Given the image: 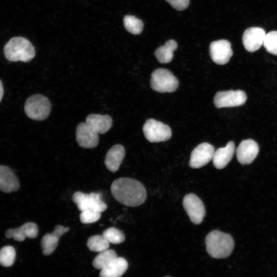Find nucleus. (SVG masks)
<instances>
[{
	"label": "nucleus",
	"instance_id": "7ed1b4c3",
	"mask_svg": "<svg viewBox=\"0 0 277 277\" xmlns=\"http://www.w3.org/2000/svg\"><path fill=\"white\" fill-rule=\"evenodd\" d=\"M4 53L6 59L10 62H28L35 55L32 44L27 39L20 36L11 38L5 45Z\"/></svg>",
	"mask_w": 277,
	"mask_h": 277
},
{
	"label": "nucleus",
	"instance_id": "2f4dec72",
	"mask_svg": "<svg viewBox=\"0 0 277 277\" xmlns=\"http://www.w3.org/2000/svg\"><path fill=\"white\" fill-rule=\"evenodd\" d=\"M69 230V228L68 227L58 225L54 227L52 232L61 238L65 233L68 232Z\"/></svg>",
	"mask_w": 277,
	"mask_h": 277
},
{
	"label": "nucleus",
	"instance_id": "ddd939ff",
	"mask_svg": "<svg viewBox=\"0 0 277 277\" xmlns=\"http://www.w3.org/2000/svg\"><path fill=\"white\" fill-rule=\"evenodd\" d=\"M259 151L257 143L251 139L242 141L236 150L238 161L243 165L249 164L256 157Z\"/></svg>",
	"mask_w": 277,
	"mask_h": 277
},
{
	"label": "nucleus",
	"instance_id": "c756f323",
	"mask_svg": "<svg viewBox=\"0 0 277 277\" xmlns=\"http://www.w3.org/2000/svg\"><path fill=\"white\" fill-rule=\"evenodd\" d=\"M101 216V213L88 209L81 212L80 219L83 224H91L97 221Z\"/></svg>",
	"mask_w": 277,
	"mask_h": 277
},
{
	"label": "nucleus",
	"instance_id": "bb28decb",
	"mask_svg": "<svg viewBox=\"0 0 277 277\" xmlns=\"http://www.w3.org/2000/svg\"><path fill=\"white\" fill-rule=\"evenodd\" d=\"M89 194V209L102 212L107 208V205L102 200L100 192H91Z\"/></svg>",
	"mask_w": 277,
	"mask_h": 277
},
{
	"label": "nucleus",
	"instance_id": "393cba45",
	"mask_svg": "<svg viewBox=\"0 0 277 277\" xmlns=\"http://www.w3.org/2000/svg\"><path fill=\"white\" fill-rule=\"evenodd\" d=\"M16 252L11 246H5L0 250V264L4 267H10L15 261Z\"/></svg>",
	"mask_w": 277,
	"mask_h": 277
},
{
	"label": "nucleus",
	"instance_id": "39448f33",
	"mask_svg": "<svg viewBox=\"0 0 277 277\" xmlns=\"http://www.w3.org/2000/svg\"><path fill=\"white\" fill-rule=\"evenodd\" d=\"M179 81L167 69L159 68L151 74L150 85L151 88L161 93L173 92L179 86Z\"/></svg>",
	"mask_w": 277,
	"mask_h": 277
},
{
	"label": "nucleus",
	"instance_id": "423d86ee",
	"mask_svg": "<svg viewBox=\"0 0 277 277\" xmlns=\"http://www.w3.org/2000/svg\"><path fill=\"white\" fill-rule=\"evenodd\" d=\"M143 131L146 138L151 143L167 141L172 135L169 126L152 118L146 121Z\"/></svg>",
	"mask_w": 277,
	"mask_h": 277
},
{
	"label": "nucleus",
	"instance_id": "aec40b11",
	"mask_svg": "<svg viewBox=\"0 0 277 277\" xmlns=\"http://www.w3.org/2000/svg\"><path fill=\"white\" fill-rule=\"evenodd\" d=\"M177 47V43L173 39H170L163 46L157 48L154 52V55L160 63H168L171 61L173 57V52Z\"/></svg>",
	"mask_w": 277,
	"mask_h": 277
},
{
	"label": "nucleus",
	"instance_id": "4468645a",
	"mask_svg": "<svg viewBox=\"0 0 277 277\" xmlns=\"http://www.w3.org/2000/svg\"><path fill=\"white\" fill-rule=\"evenodd\" d=\"M38 233V229L37 225L32 222L24 224L17 228L8 229L5 233L8 239H13L14 240L22 242L26 238L31 239L35 238Z\"/></svg>",
	"mask_w": 277,
	"mask_h": 277
},
{
	"label": "nucleus",
	"instance_id": "7c9ffc66",
	"mask_svg": "<svg viewBox=\"0 0 277 277\" xmlns=\"http://www.w3.org/2000/svg\"><path fill=\"white\" fill-rule=\"evenodd\" d=\"M173 8L179 11L186 9L189 6L190 0H165Z\"/></svg>",
	"mask_w": 277,
	"mask_h": 277
},
{
	"label": "nucleus",
	"instance_id": "473e14b6",
	"mask_svg": "<svg viewBox=\"0 0 277 277\" xmlns=\"http://www.w3.org/2000/svg\"><path fill=\"white\" fill-rule=\"evenodd\" d=\"M4 94V89L2 83L0 80V102L2 101Z\"/></svg>",
	"mask_w": 277,
	"mask_h": 277
},
{
	"label": "nucleus",
	"instance_id": "b1692460",
	"mask_svg": "<svg viewBox=\"0 0 277 277\" xmlns=\"http://www.w3.org/2000/svg\"><path fill=\"white\" fill-rule=\"evenodd\" d=\"M123 22L125 29L133 34H140L143 31L144 27L143 22L134 16H125Z\"/></svg>",
	"mask_w": 277,
	"mask_h": 277
},
{
	"label": "nucleus",
	"instance_id": "f3484780",
	"mask_svg": "<svg viewBox=\"0 0 277 277\" xmlns=\"http://www.w3.org/2000/svg\"><path fill=\"white\" fill-rule=\"evenodd\" d=\"M125 154V151L122 145L117 144L113 146L107 152L105 164L107 168L112 172L118 170Z\"/></svg>",
	"mask_w": 277,
	"mask_h": 277
},
{
	"label": "nucleus",
	"instance_id": "6ab92c4d",
	"mask_svg": "<svg viewBox=\"0 0 277 277\" xmlns=\"http://www.w3.org/2000/svg\"><path fill=\"white\" fill-rule=\"evenodd\" d=\"M86 123L98 134H104L112 127V120L108 115L91 114L87 116Z\"/></svg>",
	"mask_w": 277,
	"mask_h": 277
},
{
	"label": "nucleus",
	"instance_id": "dca6fc26",
	"mask_svg": "<svg viewBox=\"0 0 277 277\" xmlns=\"http://www.w3.org/2000/svg\"><path fill=\"white\" fill-rule=\"evenodd\" d=\"M234 152L235 145L233 141H229L225 147L216 149L212 159L214 166L218 169L225 167L232 159Z\"/></svg>",
	"mask_w": 277,
	"mask_h": 277
},
{
	"label": "nucleus",
	"instance_id": "cd10ccee",
	"mask_svg": "<svg viewBox=\"0 0 277 277\" xmlns=\"http://www.w3.org/2000/svg\"><path fill=\"white\" fill-rule=\"evenodd\" d=\"M263 45L268 52L277 55V31L266 34Z\"/></svg>",
	"mask_w": 277,
	"mask_h": 277
},
{
	"label": "nucleus",
	"instance_id": "20e7f679",
	"mask_svg": "<svg viewBox=\"0 0 277 277\" xmlns=\"http://www.w3.org/2000/svg\"><path fill=\"white\" fill-rule=\"evenodd\" d=\"M24 110L29 118L36 121H43L50 113L51 104L46 96L41 94H34L26 100Z\"/></svg>",
	"mask_w": 277,
	"mask_h": 277
},
{
	"label": "nucleus",
	"instance_id": "a211bd4d",
	"mask_svg": "<svg viewBox=\"0 0 277 277\" xmlns=\"http://www.w3.org/2000/svg\"><path fill=\"white\" fill-rule=\"evenodd\" d=\"M127 268V261L123 258L117 256L101 269L100 277H121Z\"/></svg>",
	"mask_w": 277,
	"mask_h": 277
},
{
	"label": "nucleus",
	"instance_id": "f03ea898",
	"mask_svg": "<svg viewBox=\"0 0 277 277\" xmlns=\"http://www.w3.org/2000/svg\"><path fill=\"white\" fill-rule=\"evenodd\" d=\"M205 244L207 252L211 257L223 259L231 254L234 242L229 234L214 230L206 236Z\"/></svg>",
	"mask_w": 277,
	"mask_h": 277
},
{
	"label": "nucleus",
	"instance_id": "6e6552de",
	"mask_svg": "<svg viewBox=\"0 0 277 277\" xmlns=\"http://www.w3.org/2000/svg\"><path fill=\"white\" fill-rule=\"evenodd\" d=\"M247 100L246 93L241 90L217 92L213 100L217 108L233 107L243 105Z\"/></svg>",
	"mask_w": 277,
	"mask_h": 277
},
{
	"label": "nucleus",
	"instance_id": "a878e982",
	"mask_svg": "<svg viewBox=\"0 0 277 277\" xmlns=\"http://www.w3.org/2000/svg\"><path fill=\"white\" fill-rule=\"evenodd\" d=\"M102 236L110 243L118 244L123 243L125 237L124 234L118 229L110 227L105 230Z\"/></svg>",
	"mask_w": 277,
	"mask_h": 277
},
{
	"label": "nucleus",
	"instance_id": "9b49d317",
	"mask_svg": "<svg viewBox=\"0 0 277 277\" xmlns=\"http://www.w3.org/2000/svg\"><path fill=\"white\" fill-rule=\"evenodd\" d=\"M266 35L265 30L260 27H253L247 29L242 36V42L245 49L253 52L263 45Z\"/></svg>",
	"mask_w": 277,
	"mask_h": 277
},
{
	"label": "nucleus",
	"instance_id": "c85d7f7f",
	"mask_svg": "<svg viewBox=\"0 0 277 277\" xmlns=\"http://www.w3.org/2000/svg\"><path fill=\"white\" fill-rule=\"evenodd\" d=\"M72 200L82 212L89 209V194L81 191L75 192L72 195Z\"/></svg>",
	"mask_w": 277,
	"mask_h": 277
},
{
	"label": "nucleus",
	"instance_id": "4be33fe9",
	"mask_svg": "<svg viewBox=\"0 0 277 277\" xmlns=\"http://www.w3.org/2000/svg\"><path fill=\"white\" fill-rule=\"evenodd\" d=\"M116 257V253L113 250L108 249L103 251L94 259L93 266L95 268L101 270Z\"/></svg>",
	"mask_w": 277,
	"mask_h": 277
},
{
	"label": "nucleus",
	"instance_id": "412c9836",
	"mask_svg": "<svg viewBox=\"0 0 277 277\" xmlns=\"http://www.w3.org/2000/svg\"><path fill=\"white\" fill-rule=\"evenodd\" d=\"M60 238L53 232L46 233L43 237L41 243L43 253L45 255L52 253L58 245Z\"/></svg>",
	"mask_w": 277,
	"mask_h": 277
},
{
	"label": "nucleus",
	"instance_id": "9d476101",
	"mask_svg": "<svg viewBox=\"0 0 277 277\" xmlns=\"http://www.w3.org/2000/svg\"><path fill=\"white\" fill-rule=\"evenodd\" d=\"M209 53L212 60L220 65L227 64L233 54L231 44L226 39L212 42L209 46Z\"/></svg>",
	"mask_w": 277,
	"mask_h": 277
},
{
	"label": "nucleus",
	"instance_id": "f8f14e48",
	"mask_svg": "<svg viewBox=\"0 0 277 277\" xmlns=\"http://www.w3.org/2000/svg\"><path fill=\"white\" fill-rule=\"evenodd\" d=\"M75 134L78 144L83 148H93L98 145V134L86 122L77 125Z\"/></svg>",
	"mask_w": 277,
	"mask_h": 277
},
{
	"label": "nucleus",
	"instance_id": "72a5a7b5",
	"mask_svg": "<svg viewBox=\"0 0 277 277\" xmlns=\"http://www.w3.org/2000/svg\"><path fill=\"white\" fill-rule=\"evenodd\" d=\"M165 277H169V276H165Z\"/></svg>",
	"mask_w": 277,
	"mask_h": 277
},
{
	"label": "nucleus",
	"instance_id": "0eeeda50",
	"mask_svg": "<svg viewBox=\"0 0 277 277\" xmlns=\"http://www.w3.org/2000/svg\"><path fill=\"white\" fill-rule=\"evenodd\" d=\"M183 207L191 221L194 224L202 223L206 214L204 205L202 200L195 194L189 193L183 201Z\"/></svg>",
	"mask_w": 277,
	"mask_h": 277
},
{
	"label": "nucleus",
	"instance_id": "f257e3e1",
	"mask_svg": "<svg viewBox=\"0 0 277 277\" xmlns=\"http://www.w3.org/2000/svg\"><path fill=\"white\" fill-rule=\"evenodd\" d=\"M113 197L119 203L129 207H136L144 203L146 190L139 181L128 177L114 180L110 187Z\"/></svg>",
	"mask_w": 277,
	"mask_h": 277
},
{
	"label": "nucleus",
	"instance_id": "2eb2a0df",
	"mask_svg": "<svg viewBox=\"0 0 277 277\" xmlns=\"http://www.w3.org/2000/svg\"><path fill=\"white\" fill-rule=\"evenodd\" d=\"M19 188L18 180L8 167L0 165V190L7 193L17 191Z\"/></svg>",
	"mask_w": 277,
	"mask_h": 277
},
{
	"label": "nucleus",
	"instance_id": "5701e85b",
	"mask_svg": "<svg viewBox=\"0 0 277 277\" xmlns=\"http://www.w3.org/2000/svg\"><path fill=\"white\" fill-rule=\"evenodd\" d=\"M87 246L91 251L100 252L108 249L109 243L102 235H95L88 239Z\"/></svg>",
	"mask_w": 277,
	"mask_h": 277
},
{
	"label": "nucleus",
	"instance_id": "1a4fd4ad",
	"mask_svg": "<svg viewBox=\"0 0 277 277\" xmlns=\"http://www.w3.org/2000/svg\"><path fill=\"white\" fill-rule=\"evenodd\" d=\"M214 151V147L208 143L199 144L191 153L189 166L192 168H199L206 165L212 160Z\"/></svg>",
	"mask_w": 277,
	"mask_h": 277
}]
</instances>
